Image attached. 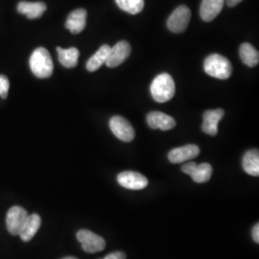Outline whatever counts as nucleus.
<instances>
[{"label": "nucleus", "instance_id": "nucleus-1", "mask_svg": "<svg viewBox=\"0 0 259 259\" xmlns=\"http://www.w3.org/2000/svg\"><path fill=\"white\" fill-rule=\"evenodd\" d=\"M151 94L155 101L165 103L170 101L176 92V85L173 78L168 73L157 75L151 84Z\"/></svg>", "mask_w": 259, "mask_h": 259}, {"label": "nucleus", "instance_id": "nucleus-2", "mask_svg": "<svg viewBox=\"0 0 259 259\" xmlns=\"http://www.w3.org/2000/svg\"><path fill=\"white\" fill-rule=\"evenodd\" d=\"M30 68L37 78L46 79L53 73L54 65L48 50L44 47L37 48L30 57Z\"/></svg>", "mask_w": 259, "mask_h": 259}, {"label": "nucleus", "instance_id": "nucleus-3", "mask_svg": "<svg viewBox=\"0 0 259 259\" xmlns=\"http://www.w3.org/2000/svg\"><path fill=\"white\" fill-rule=\"evenodd\" d=\"M204 69L206 74L220 80L229 79L232 73L231 62L219 54L208 56L204 61Z\"/></svg>", "mask_w": 259, "mask_h": 259}, {"label": "nucleus", "instance_id": "nucleus-4", "mask_svg": "<svg viewBox=\"0 0 259 259\" xmlns=\"http://www.w3.org/2000/svg\"><path fill=\"white\" fill-rule=\"evenodd\" d=\"M77 239L81 243L82 249L89 253L101 251L106 247L105 239L89 230H81L77 232Z\"/></svg>", "mask_w": 259, "mask_h": 259}, {"label": "nucleus", "instance_id": "nucleus-5", "mask_svg": "<svg viewBox=\"0 0 259 259\" xmlns=\"http://www.w3.org/2000/svg\"><path fill=\"white\" fill-rule=\"evenodd\" d=\"M191 19V12L186 6L178 7L167 20V27L173 33H183L188 26Z\"/></svg>", "mask_w": 259, "mask_h": 259}, {"label": "nucleus", "instance_id": "nucleus-6", "mask_svg": "<svg viewBox=\"0 0 259 259\" xmlns=\"http://www.w3.org/2000/svg\"><path fill=\"white\" fill-rule=\"evenodd\" d=\"M28 216L29 214L23 207L18 205L11 207L6 216V226L8 232L12 235H19L25 225Z\"/></svg>", "mask_w": 259, "mask_h": 259}, {"label": "nucleus", "instance_id": "nucleus-7", "mask_svg": "<svg viewBox=\"0 0 259 259\" xmlns=\"http://www.w3.org/2000/svg\"><path fill=\"white\" fill-rule=\"evenodd\" d=\"M110 128L113 135L121 141L124 142H131L135 139L136 133L133 126L131 125L129 121L126 118L116 115L111 117L110 120Z\"/></svg>", "mask_w": 259, "mask_h": 259}, {"label": "nucleus", "instance_id": "nucleus-8", "mask_svg": "<svg viewBox=\"0 0 259 259\" xmlns=\"http://www.w3.org/2000/svg\"><path fill=\"white\" fill-rule=\"evenodd\" d=\"M182 171L191 177L197 184L208 182L212 175V167L209 163H201L198 165L195 162H188L183 165Z\"/></svg>", "mask_w": 259, "mask_h": 259}, {"label": "nucleus", "instance_id": "nucleus-9", "mask_svg": "<svg viewBox=\"0 0 259 259\" xmlns=\"http://www.w3.org/2000/svg\"><path fill=\"white\" fill-rule=\"evenodd\" d=\"M118 184L130 190H141L148 185V180L142 174L134 171H124L117 176Z\"/></svg>", "mask_w": 259, "mask_h": 259}, {"label": "nucleus", "instance_id": "nucleus-10", "mask_svg": "<svg viewBox=\"0 0 259 259\" xmlns=\"http://www.w3.org/2000/svg\"><path fill=\"white\" fill-rule=\"evenodd\" d=\"M132 48L128 41L121 40L113 47H111L106 65L108 67H116L124 63L129 57Z\"/></svg>", "mask_w": 259, "mask_h": 259}, {"label": "nucleus", "instance_id": "nucleus-11", "mask_svg": "<svg viewBox=\"0 0 259 259\" xmlns=\"http://www.w3.org/2000/svg\"><path fill=\"white\" fill-rule=\"evenodd\" d=\"M200 154V148L194 144H188L183 147L173 149L168 154V159L172 163H182L192 159Z\"/></svg>", "mask_w": 259, "mask_h": 259}, {"label": "nucleus", "instance_id": "nucleus-12", "mask_svg": "<svg viewBox=\"0 0 259 259\" xmlns=\"http://www.w3.org/2000/svg\"><path fill=\"white\" fill-rule=\"evenodd\" d=\"M147 123L152 129L169 131L176 126V121L170 115L160 111H152L147 115Z\"/></svg>", "mask_w": 259, "mask_h": 259}, {"label": "nucleus", "instance_id": "nucleus-13", "mask_svg": "<svg viewBox=\"0 0 259 259\" xmlns=\"http://www.w3.org/2000/svg\"><path fill=\"white\" fill-rule=\"evenodd\" d=\"M225 115L222 109L206 111L204 113V122L202 130L204 134L209 136H216L218 134V124Z\"/></svg>", "mask_w": 259, "mask_h": 259}, {"label": "nucleus", "instance_id": "nucleus-14", "mask_svg": "<svg viewBox=\"0 0 259 259\" xmlns=\"http://www.w3.org/2000/svg\"><path fill=\"white\" fill-rule=\"evenodd\" d=\"M225 0H203L200 8V16L204 21L209 22L222 11Z\"/></svg>", "mask_w": 259, "mask_h": 259}, {"label": "nucleus", "instance_id": "nucleus-15", "mask_svg": "<svg viewBox=\"0 0 259 259\" xmlns=\"http://www.w3.org/2000/svg\"><path fill=\"white\" fill-rule=\"evenodd\" d=\"M87 23V11L84 9H77L70 13L65 22V27L72 34H79L85 27Z\"/></svg>", "mask_w": 259, "mask_h": 259}, {"label": "nucleus", "instance_id": "nucleus-16", "mask_svg": "<svg viewBox=\"0 0 259 259\" xmlns=\"http://www.w3.org/2000/svg\"><path fill=\"white\" fill-rule=\"evenodd\" d=\"M47 10V5L44 2H27L21 1L18 5V11L25 15L28 19H35L40 18Z\"/></svg>", "mask_w": 259, "mask_h": 259}, {"label": "nucleus", "instance_id": "nucleus-17", "mask_svg": "<svg viewBox=\"0 0 259 259\" xmlns=\"http://www.w3.org/2000/svg\"><path fill=\"white\" fill-rule=\"evenodd\" d=\"M40 224H41V219L38 214L34 213L29 215L22 231L19 233L21 240L24 242L31 240L38 231Z\"/></svg>", "mask_w": 259, "mask_h": 259}, {"label": "nucleus", "instance_id": "nucleus-18", "mask_svg": "<svg viewBox=\"0 0 259 259\" xmlns=\"http://www.w3.org/2000/svg\"><path fill=\"white\" fill-rule=\"evenodd\" d=\"M243 169L250 176L257 177L259 175V153L258 150L252 149L248 151L243 157Z\"/></svg>", "mask_w": 259, "mask_h": 259}, {"label": "nucleus", "instance_id": "nucleus-19", "mask_svg": "<svg viewBox=\"0 0 259 259\" xmlns=\"http://www.w3.org/2000/svg\"><path fill=\"white\" fill-rule=\"evenodd\" d=\"M57 52H58L60 63L65 67L73 68L78 64L80 53L77 48L71 47L68 49H64V48L58 47Z\"/></svg>", "mask_w": 259, "mask_h": 259}, {"label": "nucleus", "instance_id": "nucleus-20", "mask_svg": "<svg viewBox=\"0 0 259 259\" xmlns=\"http://www.w3.org/2000/svg\"><path fill=\"white\" fill-rule=\"evenodd\" d=\"M110 50H111V47H109L108 45H104L100 47L97 50V52L88 61L87 69L90 72H93V71H96L97 69H99L102 65L106 64Z\"/></svg>", "mask_w": 259, "mask_h": 259}, {"label": "nucleus", "instance_id": "nucleus-21", "mask_svg": "<svg viewBox=\"0 0 259 259\" xmlns=\"http://www.w3.org/2000/svg\"><path fill=\"white\" fill-rule=\"evenodd\" d=\"M242 62L250 67H254L258 65L259 54L258 51L252 47L250 44L245 42L243 44L239 49Z\"/></svg>", "mask_w": 259, "mask_h": 259}, {"label": "nucleus", "instance_id": "nucleus-22", "mask_svg": "<svg viewBox=\"0 0 259 259\" xmlns=\"http://www.w3.org/2000/svg\"><path fill=\"white\" fill-rule=\"evenodd\" d=\"M116 4L121 10L137 15L144 8V0H115Z\"/></svg>", "mask_w": 259, "mask_h": 259}, {"label": "nucleus", "instance_id": "nucleus-23", "mask_svg": "<svg viewBox=\"0 0 259 259\" xmlns=\"http://www.w3.org/2000/svg\"><path fill=\"white\" fill-rule=\"evenodd\" d=\"M9 80L6 76L0 75V96L2 98H6L9 92Z\"/></svg>", "mask_w": 259, "mask_h": 259}, {"label": "nucleus", "instance_id": "nucleus-24", "mask_svg": "<svg viewBox=\"0 0 259 259\" xmlns=\"http://www.w3.org/2000/svg\"><path fill=\"white\" fill-rule=\"evenodd\" d=\"M102 259H126V254L123 251H114Z\"/></svg>", "mask_w": 259, "mask_h": 259}, {"label": "nucleus", "instance_id": "nucleus-25", "mask_svg": "<svg viewBox=\"0 0 259 259\" xmlns=\"http://www.w3.org/2000/svg\"><path fill=\"white\" fill-rule=\"evenodd\" d=\"M252 239L254 242L259 243V224L257 223L252 229Z\"/></svg>", "mask_w": 259, "mask_h": 259}, {"label": "nucleus", "instance_id": "nucleus-26", "mask_svg": "<svg viewBox=\"0 0 259 259\" xmlns=\"http://www.w3.org/2000/svg\"><path fill=\"white\" fill-rule=\"evenodd\" d=\"M242 0H227V4L230 6V7H234L236 6L237 4H239Z\"/></svg>", "mask_w": 259, "mask_h": 259}, {"label": "nucleus", "instance_id": "nucleus-27", "mask_svg": "<svg viewBox=\"0 0 259 259\" xmlns=\"http://www.w3.org/2000/svg\"><path fill=\"white\" fill-rule=\"evenodd\" d=\"M63 259H78L77 257H74V256H67V257H65V258Z\"/></svg>", "mask_w": 259, "mask_h": 259}]
</instances>
